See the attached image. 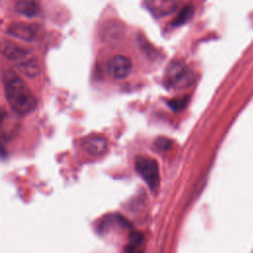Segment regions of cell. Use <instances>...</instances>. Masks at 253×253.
Returning <instances> with one entry per match:
<instances>
[{
  "label": "cell",
  "mask_w": 253,
  "mask_h": 253,
  "mask_svg": "<svg viewBox=\"0 0 253 253\" xmlns=\"http://www.w3.org/2000/svg\"><path fill=\"white\" fill-rule=\"evenodd\" d=\"M131 69L130 59L122 54H117L109 58L107 62V70L115 79H123L126 77Z\"/></svg>",
  "instance_id": "4"
},
{
  "label": "cell",
  "mask_w": 253,
  "mask_h": 253,
  "mask_svg": "<svg viewBox=\"0 0 253 253\" xmlns=\"http://www.w3.org/2000/svg\"><path fill=\"white\" fill-rule=\"evenodd\" d=\"M40 27L37 23H12L7 28V34L25 41H34L39 34Z\"/></svg>",
  "instance_id": "5"
},
{
  "label": "cell",
  "mask_w": 253,
  "mask_h": 253,
  "mask_svg": "<svg viewBox=\"0 0 253 253\" xmlns=\"http://www.w3.org/2000/svg\"><path fill=\"white\" fill-rule=\"evenodd\" d=\"M154 143L157 148L166 150L172 145V140H170L169 138H166V137H158Z\"/></svg>",
  "instance_id": "14"
},
{
  "label": "cell",
  "mask_w": 253,
  "mask_h": 253,
  "mask_svg": "<svg viewBox=\"0 0 253 253\" xmlns=\"http://www.w3.org/2000/svg\"><path fill=\"white\" fill-rule=\"evenodd\" d=\"M107 140L99 135H92L83 141L84 149L91 155L98 156L103 154L107 149Z\"/></svg>",
  "instance_id": "7"
},
{
  "label": "cell",
  "mask_w": 253,
  "mask_h": 253,
  "mask_svg": "<svg viewBox=\"0 0 253 253\" xmlns=\"http://www.w3.org/2000/svg\"><path fill=\"white\" fill-rule=\"evenodd\" d=\"M5 97L11 109L21 116L32 113L37 107V99L28 84L13 70L3 73Z\"/></svg>",
  "instance_id": "1"
},
{
  "label": "cell",
  "mask_w": 253,
  "mask_h": 253,
  "mask_svg": "<svg viewBox=\"0 0 253 253\" xmlns=\"http://www.w3.org/2000/svg\"><path fill=\"white\" fill-rule=\"evenodd\" d=\"M2 53L11 60H21L28 56L30 50L25 46H21L13 42L3 41L1 45Z\"/></svg>",
  "instance_id": "6"
},
{
  "label": "cell",
  "mask_w": 253,
  "mask_h": 253,
  "mask_svg": "<svg viewBox=\"0 0 253 253\" xmlns=\"http://www.w3.org/2000/svg\"><path fill=\"white\" fill-rule=\"evenodd\" d=\"M17 69L26 76L33 78L40 73V65L35 57H25L16 63Z\"/></svg>",
  "instance_id": "9"
},
{
  "label": "cell",
  "mask_w": 253,
  "mask_h": 253,
  "mask_svg": "<svg viewBox=\"0 0 253 253\" xmlns=\"http://www.w3.org/2000/svg\"><path fill=\"white\" fill-rule=\"evenodd\" d=\"M134 165L135 170L143 178L148 187L155 190L159 184V169L156 160L146 156H137Z\"/></svg>",
  "instance_id": "3"
},
{
  "label": "cell",
  "mask_w": 253,
  "mask_h": 253,
  "mask_svg": "<svg viewBox=\"0 0 253 253\" xmlns=\"http://www.w3.org/2000/svg\"><path fill=\"white\" fill-rule=\"evenodd\" d=\"M125 253H143V235L140 232H131Z\"/></svg>",
  "instance_id": "10"
},
{
  "label": "cell",
  "mask_w": 253,
  "mask_h": 253,
  "mask_svg": "<svg viewBox=\"0 0 253 253\" xmlns=\"http://www.w3.org/2000/svg\"><path fill=\"white\" fill-rule=\"evenodd\" d=\"M15 9L17 10L18 13L27 17H34L39 12V7L37 2L32 0L18 1L15 5Z\"/></svg>",
  "instance_id": "11"
},
{
  "label": "cell",
  "mask_w": 253,
  "mask_h": 253,
  "mask_svg": "<svg viewBox=\"0 0 253 253\" xmlns=\"http://www.w3.org/2000/svg\"><path fill=\"white\" fill-rule=\"evenodd\" d=\"M194 13V7L191 4H187L185 5L181 11L179 12V14L176 16V18L173 20L172 25L173 26H180L183 25L184 23H186L193 15Z\"/></svg>",
  "instance_id": "12"
},
{
  "label": "cell",
  "mask_w": 253,
  "mask_h": 253,
  "mask_svg": "<svg viewBox=\"0 0 253 253\" xmlns=\"http://www.w3.org/2000/svg\"><path fill=\"white\" fill-rule=\"evenodd\" d=\"M189 98L188 97H181V98H177V99H172L168 102V105L171 107L172 110L174 111H180L183 110L187 103H188Z\"/></svg>",
  "instance_id": "13"
},
{
  "label": "cell",
  "mask_w": 253,
  "mask_h": 253,
  "mask_svg": "<svg viewBox=\"0 0 253 253\" xmlns=\"http://www.w3.org/2000/svg\"><path fill=\"white\" fill-rule=\"evenodd\" d=\"M195 81L192 69L182 60H172L165 69L164 82L168 88L181 90L190 87Z\"/></svg>",
  "instance_id": "2"
},
{
  "label": "cell",
  "mask_w": 253,
  "mask_h": 253,
  "mask_svg": "<svg viewBox=\"0 0 253 253\" xmlns=\"http://www.w3.org/2000/svg\"><path fill=\"white\" fill-rule=\"evenodd\" d=\"M148 9L155 17H162L172 13L178 3L174 1H148Z\"/></svg>",
  "instance_id": "8"
}]
</instances>
